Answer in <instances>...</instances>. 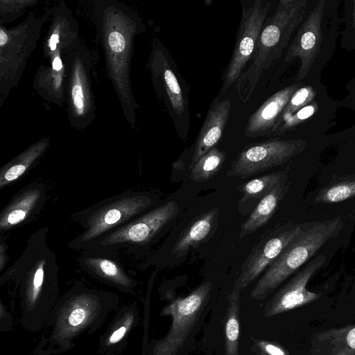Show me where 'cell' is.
Instances as JSON below:
<instances>
[{"instance_id": "32", "label": "cell", "mask_w": 355, "mask_h": 355, "mask_svg": "<svg viewBox=\"0 0 355 355\" xmlns=\"http://www.w3.org/2000/svg\"><path fill=\"white\" fill-rule=\"evenodd\" d=\"M52 67L53 70L60 71L62 67V64L60 58L58 56L55 57L52 62Z\"/></svg>"}, {"instance_id": "20", "label": "cell", "mask_w": 355, "mask_h": 355, "mask_svg": "<svg viewBox=\"0 0 355 355\" xmlns=\"http://www.w3.org/2000/svg\"><path fill=\"white\" fill-rule=\"evenodd\" d=\"M138 322V312L133 304L126 305L120 310L107 331L101 336L99 347L103 353L121 347L130 331Z\"/></svg>"}, {"instance_id": "25", "label": "cell", "mask_w": 355, "mask_h": 355, "mask_svg": "<svg viewBox=\"0 0 355 355\" xmlns=\"http://www.w3.org/2000/svg\"><path fill=\"white\" fill-rule=\"evenodd\" d=\"M288 169L266 174L251 180L239 186L243 194L239 203H245L250 200L259 201L268 194L277 184L287 177Z\"/></svg>"}, {"instance_id": "4", "label": "cell", "mask_w": 355, "mask_h": 355, "mask_svg": "<svg viewBox=\"0 0 355 355\" xmlns=\"http://www.w3.org/2000/svg\"><path fill=\"white\" fill-rule=\"evenodd\" d=\"M343 227L340 216L306 223L304 230L265 270L251 291L250 297L255 300L265 299L326 243L336 237Z\"/></svg>"}, {"instance_id": "24", "label": "cell", "mask_w": 355, "mask_h": 355, "mask_svg": "<svg viewBox=\"0 0 355 355\" xmlns=\"http://www.w3.org/2000/svg\"><path fill=\"white\" fill-rule=\"evenodd\" d=\"M355 196V174L340 176L322 188L313 202L334 204Z\"/></svg>"}, {"instance_id": "16", "label": "cell", "mask_w": 355, "mask_h": 355, "mask_svg": "<svg viewBox=\"0 0 355 355\" xmlns=\"http://www.w3.org/2000/svg\"><path fill=\"white\" fill-rule=\"evenodd\" d=\"M78 262L84 270L98 281L123 292L134 293L137 282L116 261V256L86 249L83 250Z\"/></svg>"}, {"instance_id": "27", "label": "cell", "mask_w": 355, "mask_h": 355, "mask_svg": "<svg viewBox=\"0 0 355 355\" xmlns=\"http://www.w3.org/2000/svg\"><path fill=\"white\" fill-rule=\"evenodd\" d=\"M315 96L316 92L311 86L299 88L286 105L281 116L279 126L295 113L314 102Z\"/></svg>"}, {"instance_id": "11", "label": "cell", "mask_w": 355, "mask_h": 355, "mask_svg": "<svg viewBox=\"0 0 355 355\" xmlns=\"http://www.w3.org/2000/svg\"><path fill=\"white\" fill-rule=\"evenodd\" d=\"M306 224L286 225L263 239L243 263L234 286L241 291L254 281L304 230Z\"/></svg>"}, {"instance_id": "29", "label": "cell", "mask_w": 355, "mask_h": 355, "mask_svg": "<svg viewBox=\"0 0 355 355\" xmlns=\"http://www.w3.org/2000/svg\"><path fill=\"white\" fill-rule=\"evenodd\" d=\"M253 350L257 355H291L279 343L264 340H254Z\"/></svg>"}, {"instance_id": "17", "label": "cell", "mask_w": 355, "mask_h": 355, "mask_svg": "<svg viewBox=\"0 0 355 355\" xmlns=\"http://www.w3.org/2000/svg\"><path fill=\"white\" fill-rule=\"evenodd\" d=\"M231 108L230 99L215 98L212 101L194 144L190 168L220 141L230 118Z\"/></svg>"}, {"instance_id": "26", "label": "cell", "mask_w": 355, "mask_h": 355, "mask_svg": "<svg viewBox=\"0 0 355 355\" xmlns=\"http://www.w3.org/2000/svg\"><path fill=\"white\" fill-rule=\"evenodd\" d=\"M226 152L214 147L205 154L190 168V177L196 182H202L213 178L226 160Z\"/></svg>"}, {"instance_id": "13", "label": "cell", "mask_w": 355, "mask_h": 355, "mask_svg": "<svg viewBox=\"0 0 355 355\" xmlns=\"http://www.w3.org/2000/svg\"><path fill=\"white\" fill-rule=\"evenodd\" d=\"M324 3V0H320L310 12L286 53V62L300 58L297 80L306 76L320 51L322 41L321 25Z\"/></svg>"}, {"instance_id": "3", "label": "cell", "mask_w": 355, "mask_h": 355, "mask_svg": "<svg viewBox=\"0 0 355 355\" xmlns=\"http://www.w3.org/2000/svg\"><path fill=\"white\" fill-rule=\"evenodd\" d=\"M306 8V0H280L275 12L266 20L252 63L236 83L238 96L243 103L250 98L262 73L281 57L304 20Z\"/></svg>"}, {"instance_id": "2", "label": "cell", "mask_w": 355, "mask_h": 355, "mask_svg": "<svg viewBox=\"0 0 355 355\" xmlns=\"http://www.w3.org/2000/svg\"><path fill=\"white\" fill-rule=\"evenodd\" d=\"M119 303V297L112 293L73 286L59 297L34 353L51 355L69 350L75 340L100 328Z\"/></svg>"}, {"instance_id": "12", "label": "cell", "mask_w": 355, "mask_h": 355, "mask_svg": "<svg viewBox=\"0 0 355 355\" xmlns=\"http://www.w3.org/2000/svg\"><path fill=\"white\" fill-rule=\"evenodd\" d=\"M325 261L324 254H319L309 261L267 302L263 316L272 317L319 299L321 294L308 290L306 286Z\"/></svg>"}, {"instance_id": "33", "label": "cell", "mask_w": 355, "mask_h": 355, "mask_svg": "<svg viewBox=\"0 0 355 355\" xmlns=\"http://www.w3.org/2000/svg\"><path fill=\"white\" fill-rule=\"evenodd\" d=\"M352 24H353V26L355 28V1H354Z\"/></svg>"}, {"instance_id": "31", "label": "cell", "mask_w": 355, "mask_h": 355, "mask_svg": "<svg viewBox=\"0 0 355 355\" xmlns=\"http://www.w3.org/2000/svg\"><path fill=\"white\" fill-rule=\"evenodd\" d=\"M59 42V36L58 34L53 33L50 37L49 46L51 51H55L57 44Z\"/></svg>"}, {"instance_id": "6", "label": "cell", "mask_w": 355, "mask_h": 355, "mask_svg": "<svg viewBox=\"0 0 355 355\" xmlns=\"http://www.w3.org/2000/svg\"><path fill=\"white\" fill-rule=\"evenodd\" d=\"M148 67L159 101L178 136L186 140L190 126L189 88L169 51L157 38L153 40Z\"/></svg>"}, {"instance_id": "19", "label": "cell", "mask_w": 355, "mask_h": 355, "mask_svg": "<svg viewBox=\"0 0 355 355\" xmlns=\"http://www.w3.org/2000/svg\"><path fill=\"white\" fill-rule=\"evenodd\" d=\"M290 183L287 182V177H286L259 202L243 224L239 234L240 238L254 232L266 225L274 215L279 202L288 191Z\"/></svg>"}, {"instance_id": "8", "label": "cell", "mask_w": 355, "mask_h": 355, "mask_svg": "<svg viewBox=\"0 0 355 355\" xmlns=\"http://www.w3.org/2000/svg\"><path fill=\"white\" fill-rule=\"evenodd\" d=\"M212 284H202L187 296L173 300L162 311L173 320L168 334L154 347L153 355H176L193 329L210 296Z\"/></svg>"}, {"instance_id": "10", "label": "cell", "mask_w": 355, "mask_h": 355, "mask_svg": "<svg viewBox=\"0 0 355 355\" xmlns=\"http://www.w3.org/2000/svg\"><path fill=\"white\" fill-rule=\"evenodd\" d=\"M303 139H271L254 144L239 153L227 172L230 176L245 178L282 165L303 152Z\"/></svg>"}, {"instance_id": "15", "label": "cell", "mask_w": 355, "mask_h": 355, "mask_svg": "<svg viewBox=\"0 0 355 355\" xmlns=\"http://www.w3.org/2000/svg\"><path fill=\"white\" fill-rule=\"evenodd\" d=\"M301 87L294 83L279 90L269 97L249 117L244 136L254 139L275 135L280 125L282 112L293 94Z\"/></svg>"}, {"instance_id": "7", "label": "cell", "mask_w": 355, "mask_h": 355, "mask_svg": "<svg viewBox=\"0 0 355 355\" xmlns=\"http://www.w3.org/2000/svg\"><path fill=\"white\" fill-rule=\"evenodd\" d=\"M178 211L177 202H166L105 234L87 249L115 256L120 250L139 253L177 216Z\"/></svg>"}, {"instance_id": "9", "label": "cell", "mask_w": 355, "mask_h": 355, "mask_svg": "<svg viewBox=\"0 0 355 355\" xmlns=\"http://www.w3.org/2000/svg\"><path fill=\"white\" fill-rule=\"evenodd\" d=\"M271 2L256 0L242 6L241 17L232 57L222 76L221 92L236 83L255 51Z\"/></svg>"}, {"instance_id": "23", "label": "cell", "mask_w": 355, "mask_h": 355, "mask_svg": "<svg viewBox=\"0 0 355 355\" xmlns=\"http://www.w3.org/2000/svg\"><path fill=\"white\" fill-rule=\"evenodd\" d=\"M240 291L234 286L227 297L225 318V355H239Z\"/></svg>"}, {"instance_id": "14", "label": "cell", "mask_w": 355, "mask_h": 355, "mask_svg": "<svg viewBox=\"0 0 355 355\" xmlns=\"http://www.w3.org/2000/svg\"><path fill=\"white\" fill-rule=\"evenodd\" d=\"M46 199L44 184L33 182L15 193L0 215V231L4 233L28 222L42 209Z\"/></svg>"}, {"instance_id": "34", "label": "cell", "mask_w": 355, "mask_h": 355, "mask_svg": "<svg viewBox=\"0 0 355 355\" xmlns=\"http://www.w3.org/2000/svg\"><path fill=\"white\" fill-rule=\"evenodd\" d=\"M354 312H355V311H354Z\"/></svg>"}, {"instance_id": "21", "label": "cell", "mask_w": 355, "mask_h": 355, "mask_svg": "<svg viewBox=\"0 0 355 355\" xmlns=\"http://www.w3.org/2000/svg\"><path fill=\"white\" fill-rule=\"evenodd\" d=\"M218 209H211L194 220L180 236L173 250L172 254L181 257L191 248L204 242L216 225Z\"/></svg>"}, {"instance_id": "18", "label": "cell", "mask_w": 355, "mask_h": 355, "mask_svg": "<svg viewBox=\"0 0 355 355\" xmlns=\"http://www.w3.org/2000/svg\"><path fill=\"white\" fill-rule=\"evenodd\" d=\"M310 355H355V324L315 333Z\"/></svg>"}, {"instance_id": "28", "label": "cell", "mask_w": 355, "mask_h": 355, "mask_svg": "<svg viewBox=\"0 0 355 355\" xmlns=\"http://www.w3.org/2000/svg\"><path fill=\"white\" fill-rule=\"evenodd\" d=\"M318 105L316 102H313L309 105L305 106L293 115L290 116L284 123H283L277 130L275 135H279L290 131L302 122L313 116L316 112Z\"/></svg>"}, {"instance_id": "30", "label": "cell", "mask_w": 355, "mask_h": 355, "mask_svg": "<svg viewBox=\"0 0 355 355\" xmlns=\"http://www.w3.org/2000/svg\"><path fill=\"white\" fill-rule=\"evenodd\" d=\"M8 245L3 238L1 237L0 241V271L2 272L4 269L7 262L9 260V257L7 254Z\"/></svg>"}, {"instance_id": "5", "label": "cell", "mask_w": 355, "mask_h": 355, "mask_svg": "<svg viewBox=\"0 0 355 355\" xmlns=\"http://www.w3.org/2000/svg\"><path fill=\"white\" fill-rule=\"evenodd\" d=\"M155 198L149 193L127 191L73 214L84 230L68 245L84 250L105 234L152 209Z\"/></svg>"}, {"instance_id": "1", "label": "cell", "mask_w": 355, "mask_h": 355, "mask_svg": "<svg viewBox=\"0 0 355 355\" xmlns=\"http://www.w3.org/2000/svg\"><path fill=\"white\" fill-rule=\"evenodd\" d=\"M49 229L36 230L19 257L0 277V286L11 283L21 326L35 332L44 328L59 299L58 266L46 241Z\"/></svg>"}, {"instance_id": "22", "label": "cell", "mask_w": 355, "mask_h": 355, "mask_svg": "<svg viewBox=\"0 0 355 355\" xmlns=\"http://www.w3.org/2000/svg\"><path fill=\"white\" fill-rule=\"evenodd\" d=\"M48 141H40L3 166L0 171V189L16 181L29 169L44 153Z\"/></svg>"}]
</instances>
